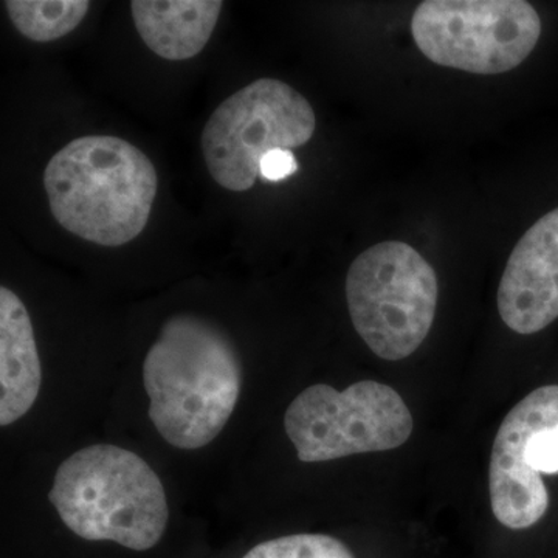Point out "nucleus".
<instances>
[{"mask_svg": "<svg viewBox=\"0 0 558 558\" xmlns=\"http://www.w3.org/2000/svg\"><path fill=\"white\" fill-rule=\"evenodd\" d=\"M143 387L161 438L175 449H202L218 438L236 409L240 352L208 319L175 315L146 354Z\"/></svg>", "mask_w": 558, "mask_h": 558, "instance_id": "obj_1", "label": "nucleus"}, {"mask_svg": "<svg viewBox=\"0 0 558 558\" xmlns=\"http://www.w3.org/2000/svg\"><path fill=\"white\" fill-rule=\"evenodd\" d=\"M51 215L81 240L120 247L148 223L159 179L126 140L86 135L58 150L44 171Z\"/></svg>", "mask_w": 558, "mask_h": 558, "instance_id": "obj_2", "label": "nucleus"}, {"mask_svg": "<svg viewBox=\"0 0 558 558\" xmlns=\"http://www.w3.org/2000/svg\"><path fill=\"white\" fill-rule=\"evenodd\" d=\"M49 499L73 534L132 550L154 548L170 519L163 484L148 462L110 444L65 459Z\"/></svg>", "mask_w": 558, "mask_h": 558, "instance_id": "obj_3", "label": "nucleus"}, {"mask_svg": "<svg viewBox=\"0 0 558 558\" xmlns=\"http://www.w3.org/2000/svg\"><path fill=\"white\" fill-rule=\"evenodd\" d=\"M438 296L435 269L405 242L373 245L349 267L352 325L371 351L389 362L410 357L424 343Z\"/></svg>", "mask_w": 558, "mask_h": 558, "instance_id": "obj_4", "label": "nucleus"}, {"mask_svg": "<svg viewBox=\"0 0 558 558\" xmlns=\"http://www.w3.org/2000/svg\"><path fill=\"white\" fill-rule=\"evenodd\" d=\"M317 130L311 102L284 81L260 78L220 102L202 131L209 174L222 189L242 193L259 178L274 149L306 145Z\"/></svg>", "mask_w": 558, "mask_h": 558, "instance_id": "obj_5", "label": "nucleus"}, {"mask_svg": "<svg viewBox=\"0 0 558 558\" xmlns=\"http://www.w3.org/2000/svg\"><path fill=\"white\" fill-rule=\"evenodd\" d=\"M284 428L300 461L325 462L398 449L414 421L398 391L362 380L344 391L325 384L304 389L286 411Z\"/></svg>", "mask_w": 558, "mask_h": 558, "instance_id": "obj_6", "label": "nucleus"}, {"mask_svg": "<svg viewBox=\"0 0 558 558\" xmlns=\"http://www.w3.org/2000/svg\"><path fill=\"white\" fill-rule=\"evenodd\" d=\"M411 33L435 64L498 75L526 61L542 20L523 0H427L414 11Z\"/></svg>", "mask_w": 558, "mask_h": 558, "instance_id": "obj_7", "label": "nucleus"}, {"mask_svg": "<svg viewBox=\"0 0 558 558\" xmlns=\"http://www.w3.org/2000/svg\"><path fill=\"white\" fill-rule=\"evenodd\" d=\"M542 473H558V387L517 403L502 421L490 458L492 510L502 526L527 529L545 515L549 494Z\"/></svg>", "mask_w": 558, "mask_h": 558, "instance_id": "obj_8", "label": "nucleus"}, {"mask_svg": "<svg viewBox=\"0 0 558 558\" xmlns=\"http://www.w3.org/2000/svg\"><path fill=\"white\" fill-rule=\"evenodd\" d=\"M498 311L521 336L558 318V208L539 218L513 248L499 282Z\"/></svg>", "mask_w": 558, "mask_h": 558, "instance_id": "obj_9", "label": "nucleus"}, {"mask_svg": "<svg viewBox=\"0 0 558 558\" xmlns=\"http://www.w3.org/2000/svg\"><path fill=\"white\" fill-rule=\"evenodd\" d=\"M43 368L31 315L13 290L0 289V425L13 424L35 405Z\"/></svg>", "mask_w": 558, "mask_h": 558, "instance_id": "obj_10", "label": "nucleus"}, {"mask_svg": "<svg viewBox=\"0 0 558 558\" xmlns=\"http://www.w3.org/2000/svg\"><path fill=\"white\" fill-rule=\"evenodd\" d=\"M222 7L220 0H134L131 13L150 51L163 60L185 61L205 49Z\"/></svg>", "mask_w": 558, "mask_h": 558, "instance_id": "obj_11", "label": "nucleus"}, {"mask_svg": "<svg viewBox=\"0 0 558 558\" xmlns=\"http://www.w3.org/2000/svg\"><path fill=\"white\" fill-rule=\"evenodd\" d=\"M16 31L33 43H51L75 31L89 13L86 0H7Z\"/></svg>", "mask_w": 558, "mask_h": 558, "instance_id": "obj_12", "label": "nucleus"}, {"mask_svg": "<svg viewBox=\"0 0 558 558\" xmlns=\"http://www.w3.org/2000/svg\"><path fill=\"white\" fill-rule=\"evenodd\" d=\"M242 558H354L340 539L323 534H296L270 539Z\"/></svg>", "mask_w": 558, "mask_h": 558, "instance_id": "obj_13", "label": "nucleus"}, {"mask_svg": "<svg viewBox=\"0 0 558 558\" xmlns=\"http://www.w3.org/2000/svg\"><path fill=\"white\" fill-rule=\"evenodd\" d=\"M296 170H299V163L292 150L274 149L260 160L259 178L264 182H279L295 174Z\"/></svg>", "mask_w": 558, "mask_h": 558, "instance_id": "obj_14", "label": "nucleus"}]
</instances>
